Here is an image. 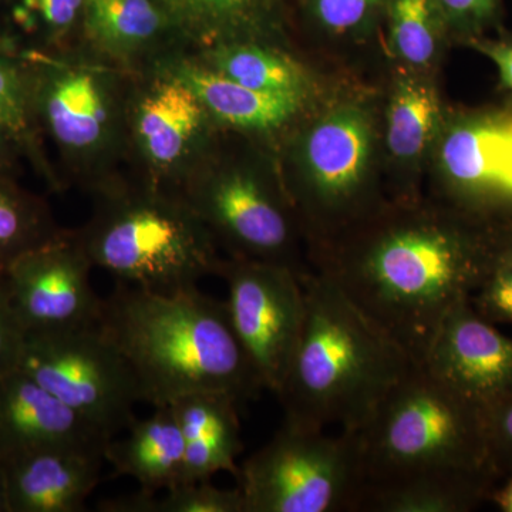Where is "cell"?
Instances as JSON below:
<instances>
[{
  "instance_id": "38",
  "label": "cell",
  "mask_w": 512,
  "mask_h": 512,
  "mask_svg": "<svg viewBox=\"0 0 512 512\" xmlns=\"http://www.w3.org/2000/svg\"><path fill=\"white\" fill-rule=\"evenodd\" d=\"M491 495L501 511L512 512V471L507 476V483Z\"/></svg>"
},
{
  "instance_id": "36",
  "label": "cell",
  "mask_w": 512,
  "mask_h": 512,
  "mask_svg": "<svg viewBox=\"0 0 512 512\" xmlns=\"http://www.w3.org/2000/svg\"><path fill=\"white\" fill-rule=\"evenodd\" d=\"M474 46L493 60L504 86L512 92V42H476Z\"/></svg>"
},
{
  "instance_id": "25",
  "label": "cell",
  "mask_w": 512,
  "mask_h": 512,
  "mask_svg": "<svg viewBox=\"0 0 512 512\" xmlns=\"http://www.w3.org/2000/svg\"><path fill=\"white\" fill-rule=\"evenodd\" d=\"M84 8L86 0H9L5 6L13 32L42 46L33 52H47L66 42L76 30H83ZM18 36L6 37L15 40Z\"/></svg>"
},
{
  "instance_id": "41",
  "label": "cell",
  "mask_w": 512,
  "mask_h": 512,
  "mask_svg": "<svg viewBox=\"0 0 512 512\" xmlns=\"http://www.w3.org/2000/svg\"><path fill=\"white\" fill-rule=\"evenodd\" d=\"M9 0H0V9H5V6L8 5Z\"/></svg>"
},
{
  "instance_id": "27",
  "label": "cell",
  "mask_w": 512,
  "mask_h": 512,
  "mask_svg": "<svg viewBox=\"0 0 512 512\" xmlns=\"http://www.w3.org/2000/svg\"><path fill=\"white\" fill-rule=\"evenodd\" d=\"M387 10L392 42L399 55L416 66L429 63L443 20L434 0H387Z\"/></svg>"
},
{
  "instance_id": "14",
  "label": "cell",
  "mask_w": 512,
  "mask_h": 512,
  "mask_svg": "<svg viewBox=\"0 0 512 512\" xmlns=\"http://www.w3.org/2000/svg\"><path fill=\"white\" fill-rule=\"evenodd\" d=\"M106 457L45 448L2 460L8 512H80L99 484Z\"/></svg>"
},
{
  "instance_id": "8",
  "label": "cell",
  "mask_w": 512,
  "mask_h": 512,
  "mask_svg": "<svg viewBox=\"0 0 512 512\" xmlns=\"http://www.w3.org/2000/svg\"><path fill=\"white\" fill-rule=\"evenodd\" d=\"M218 275L228 286L232 328L264 389L278 394L305 322L302 278L292 269L266 262H222Z\"/></svg>"
},
{
  "instance_id": "10",
  "label": "cell",
  "mask_w": 512,
  "mask_h": 512,
  "mask_svg": "<svg viewBox=\"0 0 512 512\" xmlns=\"http://www.w3.org/2000/svg\"><path fill=\"white\" fill-rule=\"evenodd\" d=\"M181 197L210 231L237 249L239 259L286 266L301 276L289 256L293 231L288 210L255 175L231 171L191 181Z\"/></svg>"
},
{
  "instance_id": "33",
  "label": "cell",
  "mask_w": 512,
  "mask_h": 512,
  "mask_svg": "<svg viewBox=\"0 0 512 512\" xmlns=\"http://www.w3.org/2000/svg\"><path fill=\"white\" fill-rule=\"evenodd\" d=\"M383 0H312L316 18L333 32H348L362 26Z\"/></svg>"
},
{
  "instance_id": "13",
  "label": "cell",
  "mask_w": 512,
  "mask_h": 512,
  "mask_svg": "<svg viewBox=\"0 0 512 512\" xmlns=\"http://www.w3.org/2000/svg\"><path fill=\"white\" fill-rule=\"evenodd\" d=\"M110 441L22 370L0 379V460L45 448H76L106 457Z\"/></svg>"
},
{
  "instance_id": "37",
  "label": "cell",
  "mask_w": 512,
  "mask_h": 512,
  "mask_svg": "<svg viewBox=\"0 0 512 512\" xmlns=\"http://www.w3.org/2000/svg\"><path fill=\"white\" fill-rule=\"evenodd\" d=\"M25 153L16 137L0 124V173L13 174L20 154Z\"/></svg>"
},
{
  "instance_id": "20",
  "label": "cell",
  "mask_w": 512,
  "mask_h": 512,
  "mask_svg": "<svg viewBox=\"0 0 512 512\" xmlns=\"http://www.w3.org/2000/svg\"><path fill=\"white\" fill-rule=\"evenodd\" d=\"M171 74L190 87L208 114L239 128L279 127L301 106L302 96L258 92L194 64H180Z\"/></svg>"
},
{
  "instance_id": "6",
  "label": "cell",
  "mask_w": 512,
  "mask_h": 512,
  "mask_svg": "<svg viewBox=\"0 0 512 512\" xmlns=\"http://www.w3.org/2000/svg\"><path fill=\"white\" fill-rule=\"evenodd\" d=\"M237 477L245 512L357 511L362 474L355 431L329 434L284 420Z\"/></svg>"
},
{
  "instance_id": "23",
  "label": "cell",
  "mask_w": 512,
  "mask_h": 512,
  "mask_svg": "<svg viewBox=\"0 0 512 512\" xmlns=\"http://www.w3.org/2000/svg\"><path fill=\"white\" fill-rule=\"evenodd\" d=\"M212 63L214 72L249 89L302 96L305 83L298 67L271 50L254 45L221 47L212 56Z\"/></svg>"
},
{
  "instance_id": "29",
  "label": "cell",
  "mask_w": 512,
  "mask_h": 512,
  "mask_svg": "<svg viewBox=\"0 0 512 512\" xmlns=\"http://www.w3.org/2000/svg\"><path fill=\"white\" fill-rule=\"evenodd\" d=\"M160 512H245V500L238 487L225 490L200 481L165 491Z\"/></svg>"
},
{
  "instance_id": "24",
  "label": "cell",
  "mask_w": 512,
  "mask_h": 512,
  "mask_svg": "<svg viewBox=\"0 0 512 512\" xmlns=\"http://www.w3.org/2000/svg\"><path fill=\"white\" fill-rule=\"evenodd\" d=\"M439 121L436 94L426 84L406 80L397 87L389 110L387 143L396 157L419 156Z\"/></svg>"
},
{
  "instance_id": "39",
  "label": "cell",
  "mask_w": 512,
  "mask_h": 512,
  "mask_svg": "<svg viewBox=\"0 0 512 512\" xmlns=\"http://www.w3.org/2000/svg\"><path fill=\"white\" fill-rule=\"evenodd\" d=\"M0 512H8V504H6L5 474H3L2 460H0Z\"/></svg>"
},
{
  "instance_id": "30",
  "label": "cell",
  "mask_w": 512,
  "mask_h": 512,
  "mask_svg": "<svg viewBox=\"0 0 512 512\" xmlns=\"http://www.w3.org/2000/svg\"><path fill=\"white\" fill-rule=\"evenodd\" d=\"M478 315L490 323L512 325V258L495 252L493 264L470 298Z\"/></svg>"
},
{
  "instance_id": "22",
  "label": "cell",
  "mask_w": 512,
  "mask_h": 512,
  "mask_svg": "<svg viewBox=\"0 0 512 512\" xmlns=\"http://www.w3.org/2000/svg\"><path fill=\"white\" fill-rule=\"evenodd\" d=\"M62 234L45 202L0 173V276L19 256Z\"/></svg>"
},
{
  "instance_id": "7",
  "label": "cell",
  "mask_w": 512,
  "mask_h": 512,
  "mask_svg": "<svg viewBox=\"0 0 512 512\" xmlns=\"http://www.w3.org/2000/svg\"><path fill=\"white\" fill-rule=\"evenodd\" d=\"M19 369L111 440L143 402L133 370L97 325L28 333Z\"/></svg>"
},
{
  "instance_id": "4",
  "label": "cell",
  "mask_w": 512,
  "mask_h": 512,
  "mask_svg": "<svg viewBox=\"0 0 512 512\" xmlns=\"http://www.w3.org/2000/svg\"><path fill=\"white\" fill-rule=\"evenodd\" d=\"M305 322L279 389L284 420L356 431L414 365L322 274L302 278Z\"/></svg>"
},
{
  "instance_id": "9",
  "label": "cell",
  "mask_w": 512,
  "mask_h": 512,
  "mask_svg": "<svg viewBox=\"0 0 512 512\" xmlns=\"http://www.w3.org/2000/svg\"><path fill=\"white\" fill-rule=\"evenodd\" d=\"M92 268L77 234L62 232L6 269L3 284L26 335L97 325L103 299L90 281Z\"/></svg>"
},
{
  "instance_id": "1",
  "label": "cell",
  "mask_w": 512,
  "mask_h": 512,
  "mask_svg": "<svg viewBox=\"0 0 512 512\" xmlns=\"http://www.w3.org/2000/svg\"><path fill=\"white\" fill-rule=\"evenodd\" d=\"M494 256L453 225L409 220L377 229L320 274L421 365L448 311L471 298Z\"/></svg>"
},
{
  "instance_id": "21",
  "label": "cell",
  "mask_w": 512,
  "mask_h": 512,
  "mask_svg": "<svg viewBox=\"0 0 512 512\" xmlns=\"http://www.w3.org/2000/svg\"><path fill=\"white\" fill-rule=\"evenodd\" d=\"M183 26L168 0H86L83 30L111 53L128 55Z\"/></svg>"
},
{
  "instance_id": "40",
  "label": "cell",
  "mask_w": 512,
  "mask_h": 512,
  "mask_svg": "<svg viewBox=\"0 0 512 512\" xmlns=\"http://www.w3.org/2000/svg\"><path fill=\"white\" fill-rule=\"evenodd\" d=\"M495 252H497V254L511 256L512 258V234L510 235V238L505 241V244L495 248Z\"/></svg>"
},
{
  "instance_id": "19",
  "label": "cell",
  "mask_w": 512,
  "mask_h": 512,
  "mask_svg": "<svg viewBox=\"0 0 512 512\" xmlns=\"http://www.w3.org/2000/svg\"><path fill=\"white\" fill-rule=\"evenodd\" d=\"M451 180L474 191L512 194V117H484L454 127L441 147Z\"/></svg>"
},
{
  "instance_id": "17",
  "label": "cell",
  "mask_w": 512,
  "mask_h": 512,
  "mask_svg": "<svg viewBox=\"0 0 512 512\" xmlns=\"http://www.w3.org/2000/svg\"><path fill=\"white\" fill-rule=\"evenodd\" d=\"M202 106L183 80L170 74L138 101L134 130L138 146L158 171H173L191 153L204 127Z\"/></svg>"
},
{
  "instance_id": "16",
  "label": "cell",
  "mask_w": 512,
  "mask_h": 512,
  "mask_svg": "<svg viewBox=\"0 0 512 512\" xmlns=\"http://www.w3.org/2000/svg\"><path fill=\"white\" fill-rule=\"evenodd\" d=\"M238 402L222 393H191L168 404L184 437L183 484L210 481L221 471L238 476L244 444Z\"/></svg>"
},
{
  "instance_id": "32",
  "label": "cell",
  "mask_w": 512,
  "mask_h": 512,
  "mask_svg": "<svg viewBox=\"0 0 512 512\" xmlns=\"http://www.w3.org/2000/svg\"><path fill=\"white\" fill-rule=\"evenodd\" d=\"M25 342V326L13 308L0 276V379L19 369Z\"/></svg>"
},
{
  "instance_id": "15",
  "label": "cell",
  "mask_w": 512,
  "mask_h": 512,
  "mask_svg": "<svg viewBox=\"0 0 512 512\" xmlns=\"http://www.w3.org/2000/svg\"><path fill=\"white\" fill-rule=\"evenodd\" d=\"M370 150L369 126L355 109L330 114L306 140L309 183L316 204L335 214L356 198Z\"/></svg>"
},
{
  "instance_id": "12",
  "label": "cell",
  "mask_w": 512,
  "mask_h": 512,
  "mask_svg": "<svg viewBox=\"0 0 512 512\" xmlns=\"http://www.w3.org/2000/svg\"><path fill=\"white\" fill-rule=\"evenodd\" d=\"M18 53L28 70L37 126L73 156L99 150L111 126L110 96L99 74L52 62L45 52Z\"/></svg>"
},
{
  "instance_id": "18",
  "label": "cell",
  "mask_w": 512,
  "mask_h": 512,
  "mask_svg": "<svg viewBox=\"0 0 512 512\" xmlns=\"http://www.w3.org/2000/svg\"><path fill=\"white\" fill-rule=\"evenodd\" d=\"M184 437L170 406L156 407L146 420H134L124 440H111L106 448L119 476L131 477L140 488L158 493L183 484Z\"/></svg>"
},
{
  "instance_id": "2",
  "label": "cell",
  "mask_w": 512,
  "mask_h": 512,
  "mask_svg": "<svg viewBox=\"0 0 512 512\" xmlns=\"http://www.w3.org/2000/svg\"><path fill=\"white\" fill-rule=\"evenodd\" d=\"M97 328L127 360L151 406L201 392L242 403L264 390L227 303L198 288L158 293L117 282L101 303Z\"/></svg>"
},
{
  "instance_id": "28",
  "label": "cell",
  "mask_w": 512,
  "mask_h": 512,
  "mask_svg": "<svg viewBox=\"0 0 512 512\" xmlns=\"http://www.w3.org/2000/svg\"><path fill=\"white\" fill-rule=\"evenodd\" d=\"M183 26L220 28L258 18L271 0H168Z\"/></svg>"
},
{
  "instance_id": "35",
  "label": "cell",
  "mask_w": 512,
  "mask_h": 512,
  "mask_svg": "<svg viewBox=\"0 0 512 512\" xmlns=\"http://www.w3.org/2000/svg\"><path fill=\"white\" fill-rule=\"evenodd\" d=\"M97 510L103 512H160V498L156 493H150V491L140 488L137 493L100 501Z\"/></svg>"
},
{
  "instance_id": "34",
  "label": "cell",
  "mask_w": 512,
  "mask_h": 512,
  "mask_svg": "<svg viewBox=\"0 0 512 512\" xmlns=\"http://www.w3.org/2000/svg\"><path fill=\"white\" fill-rule=\"evenodd\" d=\"M444 22L454 28L478 30L493 22L500 0H434Z\"/></svg>"
},
{
  "instance_id": "11",
  "label": "cell",
  "mask_w": 512,
  "mask_h": 512,
  "mask_svg": "<svg viewBox=\"0 0 512 512\" xmlns=\"http://www.w3.org/2000/svg\"><path fill=\"white\" fill-rule=\"evenodd\" d=\"M484 419L512 392V339L478 315L470 298L448 311L423 363Z\"/></svg>"
},
{
  "instance_id": "31",
  "label": "cell",
  "mask_w": 512,
  "mask_h": 512,
  "mask_svg": "<svg viewBox=\"0 0 512 512\" xmlns=\"http://www.w3.org/2000/svg\"><path fill=\"white\" fill-rule=\"evenodd\" d=\"M488 458L495 477L512 471V392L485 419Z\"/></svg>"
},
{
  "instance_id": "3",
  "label": "cell",
  "mask_w": 512,
  "mask_h": 512,
  "mask_svg": "<svg viewBox=\"0 0 512 512\" xmlns=\"http://www.w3.org/2000/svg\"><path fill=\"white\" fill-rule=\"evenodd\" d=\"M362 491L377 495L444 487L491 495L495 474L483 417L424 365L412 369L355 431Z\"/></svg>"
},
{
  "instance_id": "26",
  "label": "cell",
  "mask_w": 512,
  "mask_h": 512,
  "mask_svg": "<svg viewBox=\"0 0 512 512\" xmlns=\"http://www.w3.org/2000/svg\"><path fill=\"white\" fill-rule=\"evenodd\" d=\"M0 124L12 133L25 153L36 146L37 123L33 114L25 60L0 37Z\"/></svg>"
},
{
  "instance_id": "5",
  "label": "cell",
  "mask_w": 512,
  "mask_h": 512,
  "mask_svg": "<svg viewBox=\"0 0 512 512\" xmlns=\"http://www.w3.org/2000/svg\"><path fill=\"white\" fill-rule=\"evenodd\" d=\"M104 200L77 238L93 266L117 282L175 293L220 272L211 231L183 197L110 191Z\"/></svg>"
}]
</instances>
